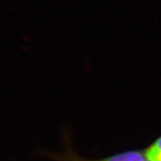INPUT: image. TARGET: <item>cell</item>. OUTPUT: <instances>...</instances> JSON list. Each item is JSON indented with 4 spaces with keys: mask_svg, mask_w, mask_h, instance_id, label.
<instances>
[{
    "mask_svg": "<svg viewBox=\"0 0 161 161\" xmlns=\"http://www.w3.org/2000/svg\"><path fill=\"white\" fill-rule=\"evenodd\" d=\"M48 158L54 161H151L148 158L145 150H130L100 159H87L77 155L73 149L68 146V144H66V148L63 152L47 153L46 154Z\"/></svg>",
    "mask_w": 161,
    "mask_h": 161,
    "instance_id": "obj_1",
    "label": "cell"
},
{
    "mask_svg": "<svg viewBox=\"0 0 161 161\" xmlns=\"http://www.w3.org/2000/svg\"><path fill=\"white\" fill-rule=\"evenodd\" d=\"M145 152L151 161H161V136L145 150Z\"/></svg>",
    "mask_w": 161,
    "mask_h": 161,
    "instance_id": "obj_2",
    "label": "cell"
}]
</instances>
